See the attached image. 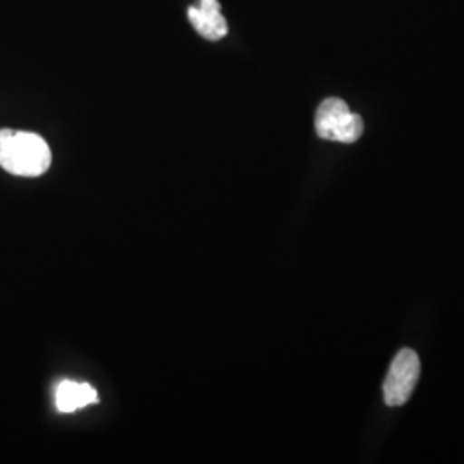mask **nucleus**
<instances>
[{
    "label": "nucleus",
    "mask_w": 464,
    "mask_h": 464,
    "mask_svg": "<svg viewBox=\"0 0 464 464\" xmlns=\"http://www.w3.org/2000/svg\"><path fill=\"white\" fill-rule=\"evenodd\" d=\"M52 151L40 134L0 130V167L21 178H38L49 170Z\"/></svg>",
    "instance_id": "f257e3e1"
},
{
    "label": "nucleus",
    "mask_w": 464,
    "mask_h": 464,
    "mask_svg": "<svg viewBox=\"0 0 464 464\" xmlns=\"http://www.w3.org/2000/svg\"><path fill=\"white\" fill-rule=\"evenodd\" d=\"M315 130L324 140L354 143L363 134V119L351 112L344 100L327 99L316 111Z\"/></svg>",
    "instance_id": "f03ea898"
},
{
    "label": "nucleus",
    "mask_w": 464,
    "mask_h": 464,
    "mask_svg": "<svg viewBox=\"0 0 464 464\" xmlns=\"http://www.w3.org/2000/svg\"><path fill=\"white\" fill-rule=\"evenodd\" d=\"M188 17L197 34L217 42L227 34V21L222 16L218 0H197L188 9Z\"/></svg>",
    "instance_id": "20e7f679"
},
{
    "label": "nucleus",
    "mask_w": 464,
    "mask_h": 464,
    "mask_svg": "<svg viewBox=\"0 0 464 464\" xmlns=\"http://www.w3.org/2000/svg\"><path fill=\"white\" fill-rule=\"evenodd\" d=\"M99 394L90 383L63 381L55 391V406L61 413H74L88 404H97Z\"/></svg>",
    "instance_id": "39448f33"
},
{
    "label": "nucleus",
    "mask_w": 464,
    "mask_h": 464,
    "mask_svg": "<svg viewBox=\"0 0 464 464\" xmlns=\"http://www.w3.org/2000/svg\"><path fill=\"white\" fill-rule=\"evenodd\" d=\"M420 372L421 365L415 351L401 349L392 360V365L383 382V398L387 406H402L411 398L420 379Z\"/></svg>",
    "instance_id": "7ed1b4c3"
}]
</instances>
